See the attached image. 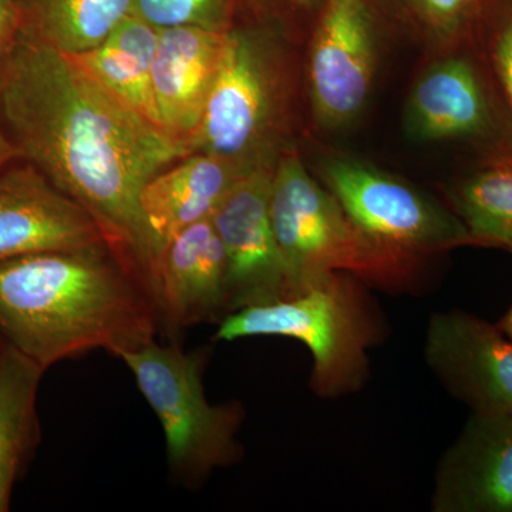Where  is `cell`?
I'll use <instances>...</instances> for the list:
<instances>
[{
    "label": "cell",
    "mask_w": 512,
    "mask_h": 512,
    "mask_svg": "<svg viewBox=\"0 0 512 512\" xmlns=\"http://www.w3.org/2000/svg\"><path fill=\"white\" fill-rule=\"evenodd\" d=\"M0 114L20 160L82 205L147 279L141 192L188 154L111 99L72 57L22 33L0 64Z\"/></svg>",
    "instance_id": "obj_1"
},
{
    "label": "cell",
    "mask_w": 512,
    "mask_h": 512,
    "mask_svg": "<svg viewBox=\"0 0 512 512\" xmlns=\"http://www.w3.org/2000/svg\"><path fill=\"white\" fill-rule=\"evenodd\" d=\"M158 329L146 278L110 245L0 264V338L45 370L93 350L119 357Z\"/></svg>",
    "instance_id": "obj_2"
},
{
    "label": "cell",
    "mask_w": 512,
    "mask_h": 512,
    "mask_svg": "<svg viewBox=\"0 0 512 512\" xmlns=\"http://www.w3.org/2000/svg\"><path fill=\"white\" fill-rule=\"evenodd\" d=\"M293 73L284 35L249 22L225 32L220 69L191 153L251 171L285 150L293 110Z\"/></svg>",
    "instance_id": "obj_3"
},
{
    "label": "cell",
    "mask_w": 512,
    "mask_h": 512,
    "mask_svg": "<svg viewBox=\"0 0 512 512\" xmlns=\"http://www.w3.org/2000/svg\"><path fill=\"white\" fill-rule=\"evenodd\" d=\"M271 220L288 279V296L332 272H346L365 284L402 291L413 284L421 266L367 237L335 195L309 174L295 147H286L276 161Z\"/></svg>",
    "instance_id": "obj_4"
},
{
    "label": "cell",
    "mask_w": 512,
    "mask_h": 512,
    "mask_svg": "<svg viewBox=\"0 0 512 512\" xmlns=\"http://www.w3.org/2000/svg\"><path fill=\"white\" fill-rule=\"evenodd\" d=\"M363 284L346 272L319 276L281 301L229 313L218 323L214 339L282 336L301 340L312 353L311 386L318 396L357 392L369 376L367 350L382 336Z\"/></svg>",
    "instance_id": "obj_5"
},
{
    "label": "cell",
    "mask_w": 512,
    "mask_h": 512,
    "mask_svg": "<svg viewBox=\"0 0 512 512\" xmlns=\"http://www.w3.org/2000/svg\"><path fill=\"white\" fill-rule=\"evenodd\" d=\"M138 389L164 430L168 467L181 484H200L217 468L237 463L241 403L212 404L205 394L204 359L151 340L121 353Z\"/></svg>",
    "instance_id": "obj_6"
},
{
    "label": "cell",
    "mask_w": 512,
    "mask_h": 512,
    "mask_svg": "<svg viewBox=\"0 0 512 512\" xmlns=\"http://www.w3.org/2000/svg\"><path fill=\"white\" fill-rule=\"evenodd\" d=\"M320 177L357 227L394 254L421 262L424 256L473 245L451 208L379 168L328 157L320 163Z\"/></svg>",
    "instance_id": "obj_7"
},
{
    "label": "cell",
    "mask_w": 512,
    "mask_h": 512,
    "mask_svg": "<svg viewBox=\"0 0 512 512\" xmlns=\"http://www.w3.org/2000/svg\"><path fill=\"white\" fill-rule=\"evenodd\" d=\"M377 66L367 0H323L309 46V100L322 128L348 126L365 109Z\"/></svg>",
    "instance_id": "obj_8"
},
{
    "label": "cell",
    "mask_w": 512,
    "mask_h": 512,
    "mask_svg": "<svg viewBox=\"0 0 512 512\" xmlns=\"http://www.w3.org/2000/svg\"><path fill=\"white\" fill-rule=\"evenodd\" d=\"M275 165H259L242 175L211 217L227 258L229 313L288 296L271 220Z\"/></svg>",
    "instance_id": "obj_9"
},
{
    "label": "cell",
    "mask_w": 512,
    "mask_h": 512,
    "mask_svg": "<svg viewBox=\"0 0 512 512\" xmlns=\"http://www.w3.org/2000/svg\"><path fill=\"white\" fill-rule=\"evenodd\" d=\"M99 245L110 242L97 221L32 164L18 160L0 173V264Z\"/></svg>",
    "instance_id": "obj_10"
},
{
    "label": "cell",
    "mask_w": 512,
    "mask_h": 512,
    "mask_svg": "<svg viewBox=\"0 0 512 512\" xmlns=\"http://www.w3.org/2000/svg\"><path fill=\"white\" fill-rule=\"evenodd\" d=\"M426 360L473 412L512 417V339L497 325L461 311L434 313Z\"/></svg>",
    "instance_id": "obj_11"
},
{
    "label": "cell",
    "mask_w": 512,
    "mask_h": 512,
    "mask_svg": "<svg viewBox=\"0 0 512 512\" xmlns=\"http://www.w3.org/2000/svg\"><path fill=\"white\" fill-rule=\"evenodd\" d=\"M147 279L168 333L229 315L227 258L211 218L175 235L151 262Z\"/></svg>",
    "instance_id": "obj_12"
},
{
    "label": "cell",
    "mask_w": 512,
    "mask_h": 512,
    "mask_svg": "<svg viewBox=\"0 0 512 512\" xmlns=\"http://www.w3.org/2000/svg\"><path fill=\"white\" fill-rule=\"evenodd\" d=\"M434 512H512V417L473 412L436 474Z\"/></svg>",
    "instance_id": "obj_13"
},
{
    "label": "cell",
    "mask_w": 512,
    "mask_h": 512,
    "mask_svg": "<svg viewBox=\"0 0 512 512\" xmlns=\"http://www.w3.org/2000/svg\"><path fill=\"white\" fill-rule=\"evenodd\" d=\"M227 32V30H225ZM225 32L158 30L153 96L164 136L191 154L220 69Z\"/></svg>",
    "instance_id": "obj_14"
},
{
    "label": "cell",
    "mask_w": 512,
    "mask_h": 512,
    "mask_svg": "<svg viewBox=\"0 0 512 512\" xmlns=\"http://www.w3.org/2000/svg\"><path fill=\"white\" fill-rule=\"evenodd\" d=\"M247 173L210 154L191 153L154 175L140 198L151 262L183 229L211 218Z\"/></svg>",
    "instance_id": "obj_15"
},
{
    "label": "cell",
    "mask_w": 512,
    "mask_h": 512,
    "mask_svg": "<svg viewBox=\"0 0 512 512\" xmlns=\"http://www.w3.org/2000/svg\"><path fill=\"white\" fill-rule=\"evenodd\" d=\"M406 121L417 140H458L490 136L497 114L476 64L454 56L421 74L410 94Z\"/></svg>",
    "instance_id": "obj_16"
},
{
    "label": "cell",
    "mask_w": 512,
    "mask_h": 512,
    "mask_svg": "<svg viewBox=\"0 0 512 512\" xmlns=\"http://www.w3.org/2000/svg\"><path fill=\"white\" fill-rule=\"evenodd\" d=\"M158 30L130 15L100 45L67 55L111 99L154 130H161L153 96Z\"/></svg>",
    "instance_id": "obj_17"
},
{
    "label": "cell",
    "mask_w": 512,
    "mask_h": 512,
    "mask_svg": "<svg viewBox=\"0 0 512 512\" xmlns=\"http://www.w3.org/2000/svg\"><path fill=\"white\" fill-rule=\"evenodd\" d=\"M46 370L0 338V512L37 440L36 397Z\"/></svg>",
    "instance_id": "obj_18"
},
{
    "label": "cell",
    "mask_w": 512,
    "mask_h": 512,
    "mask_svg": "<svg viewBox=\"0 0 512 512\" xmlns=\"http://www.w3.org/2000/svg\"><path fill=\"white\" fill-rule=\"evenodd\" d=\"M22 35L80 55L100 45L133 13V0H19Z\"/></svg>",
    "instance_id": "obj_19"
},
{
    "label": "cell",
    "mask_w": 512,
    "mask_h": 512,
    "mask_svg": "<svg viewBox=\"0 0 512 512\" xmlns=\"http://www.w3.org/2000/svg\"><path fill=\"white\" fill-rule=\"evenodd\" d=\"M451 211L473 245L512 252V151L495 154L448 194Z\"/></svg>",
    "instance_id": "obj_20"
},
{
    "label": "cell",
    "mask_w": 512,
    "mask_h": 512,
    "mask_svg": "<svg viewBox=\"0 0 512 512\" xmlns=\"http://www.w3.org/2000/svg\"><path fill=\"white\" fill-rule=\"evenodd\" d=\"M157 30L200 28L225 32L237 22L238 0H133V13Z\"/></svg>",
    "instance_id": "obj_21"
},
{
    "label": "cell",
    "mask_w": 512,
    "mask_h": 512,
    "mask_svg": "<svg viewBox=\"0 0 512 512\" xmlns=\"http://www.w3.org/2000/svg\"><path fill=\"white\" fill-rule=\"evenodd\" d=\"M322 3L323 0H238V12L245 9L252 22L285 35L296 20L311 15Z\"/></svg>",
    "instance_id": "obj_22"
},
{
    "label": "cell",
    "mask_w": 512,
    "mask_h": 512,
    "mask_svg": "<svg viewBox=\"0 0 512 512\" xmlns=\"http://www.w3.org/2000/svg\"><path fill=\"white\" fill-rule=\"evenodd\" d=\"M487 53L512 114V6L503 13L491 30Z\"/></svg>",
    "instance_id": "obj_23"
},
{
    "label": "cell",
    "mask_w": 512,
    "mask_h": 512,
    "mask_svg": "<svg viewBox=\"0 0 512 512\" xmlns=\"http://www.w3.org/2000/svg\"><path fill=\"white\" fill-rule=\"evenodd\" d=\"M421 15L441 33L458 32L476 9L477 0H413Z\"/></svg>",
    "instance_id": "obj_24"
},
{
    "label": "cell",
    "mask_w": 512,
    "mask_h": 512,
    "mask_svg": "<svg viewBox=\"0 0 512 512\" xmlns=\"http://www.w3.org/2000/svg\"><path fill=\"white\" fill-rule=\"evenodd\" d=\"M22 33L19 0H0V64Z\"/></svg>",
    "instance_id": "obj_25"
},
{
    "label": "cell",
    "mask_w": 512,
    "mask_h": 512,
    "mask_svg": "<svg viewBox=\"0 0 512 512\" xmlns=\"http://www.w3.org/2000/svg\"><path fill=\"white\" fill-rule=\"evenodd\" d=\"M18 160H20L18 150L10 140L5 124H3L2 114H0V173Z\"/></svg>",
    "instance_id": "obj_26"
},
{
    "label": "cell",
    "mask_w": 512,
    "mask_h": 512,
    "mask_svg": "<svg viewBox=\"0 0 512 512\" xmlns=\"http://www.w3.org/2000/svg\"><path fill=\"white\" fill-rule=\"evenodd\" d=\"M497 326L498 328L503 330V332L505 333V335L508 336V338L512 339V306L510 309H508V312L505 313L504 318L497 323Z\"/></svg>",
    "instance_id": "obj_27"
}]
</instances>
